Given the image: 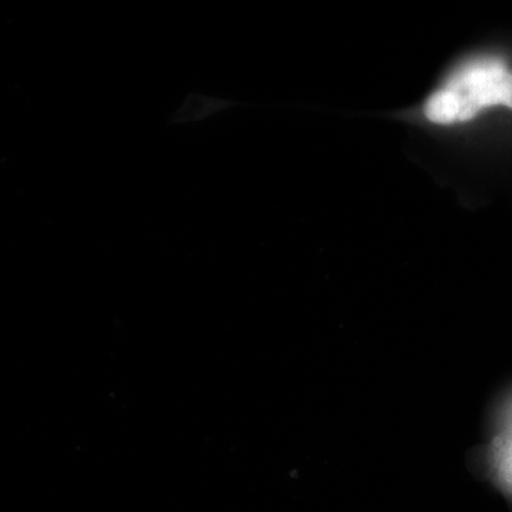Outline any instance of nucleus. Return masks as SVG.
Returning <instances> with one entry per match:
<instances>
[{
    "label": "nucleus",
    "mask_w": 512,
    "mask_h": 512,
    "mask_svg": "<svg viewBox=\"0 0 512 512\" xmlns=\"http://www.w3.org/2000/svg\"><path fill=\"white\" fill-rule=\"evenodd\" d=\"M504 104L512 109V72L497 59H477L463 64L446 86L431 94L424 113L431 123H461L485 107Z\"/></svg>",
    "instance_id": "1"
},
{
    "label": "nucleus",
    "mask_w": 512,
    "mask_h": 512,
    "mask_svg": "<svg viewBox=\"0 0 512 512\" xmlns=\"http://www.w3.org/2000/svg\"><path fill=\"white\" fill-rule=\"evenodd\" d=\"M504 453L503 477L505 483H507L508 487L512 490V440H510V444H507V447H505Z\"/></svg>",
    "instance_id": "2"
}]
</instances>
